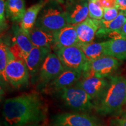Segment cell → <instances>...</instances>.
Instances as JSON below:
<instances>
[{
  "label": "cell",
  "mask_w": 126,
  "mask_h": 126,
  "mask_svg": "<svg viewBox=\"0 0 126 126\" xmlns=\"http://www.w3.org/2000/svg\"><path fill=\"white\" fill-rule=\"evenodd\" d=\"M116 7L121 11L126 12V0H116Z\"/></svg>",
  "instance_id": "obj_30"
},
{
  "label": "cell",
  "mask_w": 126,
  "mask_h": 126,
  "mask_svg": "<svg viewBox=\"0 0 126 126\" xmlns=\"http://www.w3.org/2000/svg\"><path fill=\"white\" fill-rule=\"evenodd\" d=\"M30 74L25 61L17 60L11 57L5 72V81L13 87L20 88L29 84Z\"/></svg>",
  "instance_id": "obj_8"
},
{
  "label": "cell",
  "mask_w": 126,
  "mask_h": 126,
  "mask_svg": "<svg viewBox=\"0 0 126 126\" xmlns=\"http://www.w3.org/2000/svg\"><path fill=\"white\" fill-rule=\"evenodd\" d=\"M126 109V78L120 75L109 77V82L94 109L102 116H119Z\"/></svg>",
  "instance_id": "obj_2"
},
{
  "label": "cell",
  "mask_w": 126,
  "mask_h": 126,
  "mask_svg": "<svg viewBox=\"0 0 126 126\" xmlns=\"http://www.w3.org/2000/svg\"><path fill=\"white\" fill-rule=\"evenodd\" d=\"M89 1H95L96 0H89Z\"/></svg>",
  "instance_id": "obj_35"
},
{
  "label": "cell",
  "mask_w": 126,
  "mask_h": 126,
  "mask_svg": "<svg viewBox=\"0 0 126 126\" xmlns=\"http://www.w3.org/2000/svg\"><path fill=\"white\" fill-rule=\"evenodd\" d=\"M119 116L121 117H126V109L120 114Z\"/></svg>",
  "instance_id": "obj_33"
},
{
  "label": "cell",
  "mask_w": 126,
  "mask_h": 126,
  "mask_svg": "<svg viewBox=\"0 0 126 126\" xmlns=\"http://www.w3.org/2000/svg\"><path fill=\"white\" fill-rule=\"evenodd\" d=\"M100 22V28L105 31H121L123 26L126 22V14L123 11H120L114 19L110 21L101 19Z\"/></svg>",
  "instance_id": "obj_22"
},
{
  "label": "cell",
  "mask_w": 126,
  "mask_h": 126,
  "mask_svg": "<svg viewBox=\"0 0 126 126\" xmlns=\"http://www.w3.org/2000/svg\"><path fill=\"white\" fill-rule=\"evenodd\" d=\"M12 56L9 51V47L5 45L2 40L0 43V74L1 79L5 81V72L9 60Z\"/></svg>",
  "instance_id": "obj_23"
},
{
  "label": "cell",
  "mask_w": 126,
  "mask_h": 126,
  "mask_svg": "<svg viewBox=\"0 0 126 126\" xmlns=\"http://www.w3.org/2000/svg\"><path fill=\"white\" fill-rule=\"evenodd\" d=\"M14 34L15 42L21 48L26 57L27 55L33 47V45L30 39L29 33L26 32L20 27H16L14 31Z\"/></svg>",
  "instance_id": "obj_21"
},
{
  "label": "cell",
  "mask_w": 126,
  "mask_h": 126,
  "mask_svg": "<svg viewBox=\"0 0 126 126\" xmlns=\"http://www.w3.org/2000/svg\"><path fill=\"white\" fill-rule=\"evenodd\" d=\"M52 126H104L99 119L88 113H64L52 118Z\"/></svg>",
  "instance_id": "obj_7"
},
{
  "label": "cell",
  "mask_w": 126,
  "mask_h": 126,
  "mask_svg": "<svg viewBox=\"0 0 126 126\" xmlns=\"http://www.w3.org/2000/svg\"><path fill=\"white\" fill-rule=\"evenodd\" d=\"M47 108L40 95L31 92L11 97L3 105L5 126H24L37 124L46 117Z\"/></svg>",
  "instance_id": "obj_1"
},
{
  "label": "cell",
  "mask_w": 126,
  "mask_h": 126,
  "mask_svg": "<svg viewBox=\"0 0 126 126\" xmlns=\"http://www.w3.org/2000/svg\"><path fill=\"white\" fill-rule=\"evenodd\" d=\"M50 1H56L59 4H60L61 5H63V7H64V6L67 5V4H70L74 0H50Z\"/></svg>",
  "instance_id": "obj_31"
},
{
  "label": "cell",
  "mask_w": 126,
  "mask_h": 126,
  "mask_svg": "<svg viewBox=\"0 0 126 126\" xmlns=\"http://www.w3.org/2000/svg\"><path fill=\"white\" fill-rule=\"evenodd\" d=\"M89 0H74L63 7L68 24L77 25L89 17Z\"/></svg>",
  "instance_id": "obj_12"
},
{
  "label": "cell",
  "mask_w": 126,
  "mask_h": 126,
  "mask_svg": "<svg viewBox=\"0 0 126 126\" xmlns=\"http://www.w3.org/2000/svg\"><path fill=\"white\" fill-rule=\"evenodd\" d=\"M88 8L89 18L96 20H101L103 19L104 9L95 1H89Z\"/></svg>",
  "instance_id": "obj_24"
},
{
  "label": "cell",
  "mask_w": 126,
  "mask_h": 126,
  "mask_svg": "<svg viewBox=\"0 0 126 126\" xmlns=\"http://www.w3.org/2000/svg\"><path fill=\"white\" fill-rule=\"evenodd\" d=\"M29 35L33 46L51 48L54 42V33L34 27L29 32Z\"/></svg>",
  "instance_id": "obj_16"
},
{
  "label": "cell",
  "mask_w": 126,
  "mask_h": 126,
  "mask_svg": "<svg viewBox=\"0 0 126 126\" xmlns=\"http://www.w3.org/2000/svg\"><path fill=\"white\" fill-rule=\"evenodd\" d=\"M120 65L119 60L113 57L104 56L102 57L88 61L86 69L82 76H94L106 78L112 76Z\"/></svg>",
  "instance_id": "obj_6"
},
{
  "label": "cell",
  "mask_w": 126,
  "mask_h": 126,
  "mask_svg": "<svg viewBox=\"0 0 126 126\" xmlns=\"http://www.w3.org/2000/svg\"><path fill=\"white\" fill-rule=\"evenodd\" d=\"M121 32L123 34V35L124 37V38L126 39V22L124 23V25L123 26V27L121 29Z\"/></svg>",
  "instance_id": "obj_32"
},
{
  "label": "cell",
  "mask_w": 126,
  "mask_h": 126,
  "mask_svg": "<svg viewBox=\"0 0 126 126\" xmlns=\"http://www.w3.org/2000/svg\"><path fill=\"white\" fill-rule=\"evenodd\" d=\"M5 0H0V24H1V29L4 28L5 23Z\"/></svg>",
  "instance_id": "obj_27"
},
{
  "label": "cell",
  "mask_w": 126,
  "mask_h": 126,
  "mask_svg": "<svg viewBox=\"0 0 126 126\" xmlns=\"http://www.w3.org/2000/svg\"><path fill=\"white\" fill-rule=\"evenodd\" d=\"M81 76V72L65 68L59 76L43 88V91L47 94H56L64 88L74 85Z\"/></svg>",
  "instance_id": "obj_11"
},
{
  "label": "cell",
  "mask_w": 126,
  "mask_h": 126,
  "mask_svg": "<svg viewBox=\"0 0 126 126\" xmlns=\"http://www.w3.org/2000/svg\"><path fill=\"white\" fill-rule=\"evenodd\" d=\"M79 45L76 28L68 24L54 33V42L52 50L56 51L64 47Z\"/></svg>",
  "instance_id": "obj_14"
},
{
  "label": "cell",
  "mask_w": 126,
  "mask_h": 126,
  "mask_svg": "<svg viewBox=\"0 0 126 126\" xmlns=\"http://www.w3.org/2000/svg\"><path fill=\"white\" fill-rule=\"evenodd\" d=\"M100 27V20L94 19L89 17L82 22L75 25L79 46L88 45L94 42Z\"/></svg>",
  "instance_id": "obj_13"
},
{
  "label": "cell",
  "mask_w": 126,
  "mask_h": 126,
  "mask_svg": "<svg viewBox=\"0 0 126 126\" xmlns=\"http://www.w3.org/2000/svg\"><path fill=\"white\" fill-rule=\"evenodd\" d=\"M65 70L56 53L47 55L38 72V85L44 88Z\"/></svg>",
  "instance_id": "obj_9"
},
{
  "label": "cell",
  "mask_w": 126,
  "mask_h": 126,
  "mask_svg": "<svg viewBox=\"0 0 126 126\" xmlns=\"http://www.w3.org/2000/svg\"><path fill=\"white\" fill-rule=\"evenodd\" d=\"M47 2V0L42 1L33 5L26 9L22 19L20 20V27L26 32L29 33L30 30L34 27L39 13Z\"/></svg>",
  "instance_id": "obj_18"
},
{
  "label": "cell",
  "mask_w": 126,
  "mask_h": 126,
  "mask_svg": "<svg viewBox=\"0 0 126 126\" xmlns=\"http://www.w3.org/2000/svg\"><path fill=\"white\" fill-rule=\"evenodd\" d=\"M125 12V13H126V12Z\"/></svg>",
  "instance_id": "obj_36"
},
{
  "label": "cell",
  "mask_w": 126,
  "mask_h": 126,
  "mask_svg": "<svg viewBox=\"0 0 126 126\" xmlns=\"http://www.w3.org/2000/svg\"><path fill=\"white\" fill-rule=\"evenodd\" d=\"M65 69L77 71L81 73L86 69L88 63L85 55L80 46L64 47L54 51Z\"/></svg>",
  "instance_id": "obj_5"
},
{
  "label": "cell",
  "mask_w": 126,
  "mask_h": 126,
  "mask_svg": "<svg viewBox=\"0 0 126 126\" xmlns=\"http://www.w3.org/2000/svg\"><path fill=\"white\" fill-rule=\"evenodd\" d=\"M110 126H126V117H116L111 119Z\"/></svg>",
  "instance_id": "obj_29"
},
{
  "label": "cell",
  "mask_w": 126,
  "mask_h": 126,
  "mask_svg": "<svg viewBox=\"0 0 126 126\" xmlns=\"http://www.w3.org/2000/svg\"><path fill=\"white\" fill-rule=\"evenodd\" d=\"M56 94L70 109L83 113L94 109V104L89 96L75 85L64 88Z\"/></svg>",
  "instance_id": "obj_4"
},
{
  "label": "cell",
  "mask_w": 126,
  "mask_h": 126,
  "mask_svg": "<svg viewBox=\"0 0 126 126\" xmlns=\"http://www.w3.org/2000/svg\"><path fill=\"white\" fill-rule=\"evenodd\" d=\"M51 50L50 48L33 46L25 59L30 76L34 77L38 74L46 57Z\"/></svg>",
  "instance_id": "obj_15"
},
{
  "label": "cell",
  "mask_w": 126,
  "mask_h": 126,
  "mask_svg": "<svg viewBox=\"0 0 126 126\" xmlns=\"http://www.w3.org/2000/svg\"><path fill=\"white\" fill-rule=\"evenodd\" d=\"M25 11V0H6V15L12 21L20 22Z\"/></svg>",
  "instance_id": "obj_19"
},
{
  "label": "cell",
  "mask_w": 126,
  "mask_h": 126,
  "mask_svg": "<svg viewBox=\"0 0 126 126\" xmlns=\"http://www.w3.org/2000/svg\"><path fill=\"white\" fill-rule=\"evenodd\" d=\"M109 79L94 76H81L75 85L86 92L94 104L100 99L108 85Z\"/></svg>",
  "instance_id": "obj_10"
},
{
  "label": "cell",
  "mask_w": 126,
  "mask_h": 126,
  "mask_svg": "<svg viewBox=\"0 0 126 126\" xmlns=\"http://www.w3.org/2000/svg\"><path fill=\"white\" fill-rule=\"evenodd\" d=\"M88 61L102 57L105 55V42H92L88 45L80 46Z\"/></svg>",
  "instance_id": "obj_20"
},
{
  "label": "cell",
  "mask_w": 126,
  "mask_h": 126,
  "mask_svg": "<svg viewBox=\"0 0 126 126\" xmlns=\"http://www.w3.org/2000/svg\"><path fill=\"white\" fill-rule=\"evenodd\" d=\"M95 2L103 8L116 7V0H96Z\"/></svg>",
  "instance_id": "obj_28"
},
{
  "label": "cell",
  "mask_w": 126,
  "mask_h": 126,
  "mask_svg": "<svg viewBox=\"0 0 126 126\" xmlns=\"http://www.w3.org/2000/svg\"><path fill=\"white\" fill-rule=\"evenodd\" d=\"M9 49L11 54H12L14 59L17 60L25 61L26 56L21 48L16 43L14 42L13 45L9 47Z\"/></svg>",
  "instance_id": "obj_25"
},
{
  "label": "cell",
  "mask_w": 126,
  "mask_h": 126,
  "mask_svg": "<svg viewBox=\"0 0 126 126\" xmlns=\"http://www.w3.org/2000/svg\"><path fill=\"white\" fill-rule=\"evenodd\" d=\"M105 52L106 56L119 60H126V39H112L105 42Z\"/></svg>",
  "instance_id": "obj_17"
},
{
  "label": "cell",
  "mask_w": 126,
  "mask_h": 126,
  "mask_svg": "<svg viewBox=\"0 0 126 126\" xmlns=\"http://www.w3.org/2000/svg\"><path fill=\"white\" fill-rule=\"evenodd\" d=\"M104 9V14L102 19L110 21L114 19L119 15V9L116 7L113 8H106Z\"/></svg>",
  "instance_id": "obj_26"
},
{
  "label": "cell",
  "mask_w": 126,
  "mask_h": 126,
  "mask_svg": "<svg viewBox=\"0 0 126 126\" xmlns=\"http://www.w3.org/2000/svg\"><path fill=\"white\" fill-rule=\"evenodd\" d=\"M68 25L63 5L56 1L47 0L36 20L34 26L55 33Z\"/></svg>",
  "instance_id": "obj_3"
},
{
  "label": "cell",
  "mask_w": 126,
  "mask_h": 126,
  "mask_svg": "<svg viewBox=\"0 0 126 126\" xmlns=\"http://www.w3.org/2000/svg\"><path fill=\"white\" fill-rule=\"evenodd\" d=\"M39 126L37 124H30V125H27V126Z\"/></svg>",
  "instance_id": "obj_34"
}]
</instances>
